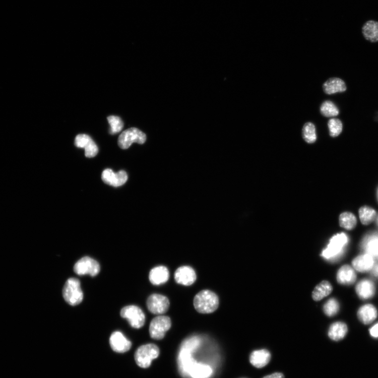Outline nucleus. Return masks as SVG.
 <instances>
[{"mask_svg":"<svg viewBox=\"0 0 378 378\" xmlns=\"http://www.w3.org/2000/svg\"><path fill=\"white\" fill-rule=\"evenodd\" d=\"M323 88L324 92L328 95L345 92L347 88L345 82L337 78L328 80L324 83Z\"/></svg>","mask_w":378,"mask_h":378,"instance_id":"nucleus-18","label":"nucleus"},{"mask_svg":"<svg viewBox=\"0 0 378 378\" xmlns=\"http://www.w3.org/2000/svg\"><path fill=\"white\" fill-rule=\"evenodd\" d=\"M376 223L377 225H378V216L377 217L376 219Z\"/></svg>","mask_w":378,"mask_h":378,"instance_id":"nucleus-36","label":"nucleus"},{"mask_svg":"<svg viewBox=\"0 0 378 378\" xmlns=\"http://www.w3.org/2000/svg\"><path fill=\"white\" fill-rule=\"evenodd\" d=\"M147 137L145 133L136 128H131L123 132L119 136L118 146L122 149H127L135 143L144 144Z\"/></svg>","mask_w":378,"mask_h":378,"instance_id":"nucleus-5","label":"nucleus"},{"mask_svg":"<svg viewBox=\"0 0 378 378\" xmlns=\"http://www.w3.org/2000/svg\"><path fill=\"white\" fill-rule=\"evenodd\" d=\"M333 291L331 284L327 281H322L313 289L312 297L315 301H320L329 296Z\"/></svg>","mask_w":378,"mask_h":378,"instance_id":"nucleus-24","label":"nucleus"},{"mask_svg":"<svg viewBox=\"0 0 378 378\" xmlns=\"http://www.w3.org/2000/svg\"><path fill=\"white\" fill-rule=\"evenodd\" d=\"M102 179L108 185L118 187L123 185L128 180V175L125 171L120 170L115 173L110 169L103 171Z\"/></svg>","mask_w":378,"mask_h":378,"instance_id":"nucleus-11","label":"nucleus"},{"mask_svg":"<svg viewBox=\"0 0 378 378\" xmlns=\"http://www.w3.org/2000/svg\"><path fill=\"white\" fill-rule=\"evenodd\" d=\"M323 309L327 317H334L340 309L339 302L334 298H331L328 300L324 304Z\"/></svg>","mask_w":378,"mask_h":378,"instance_id":"nucleus-30","label":"nucleus"},{"mask_svg":"<svg viewBox=\"0 0 378 378\" xmlns=\"http://www.w3.org/2000/svg\"><path fill=\"white\" fill-rule=\"evenodd\" d=\"M111 349L118 353L128 352L132 347V343L124 335L119 331L113 332L109 339Z\"/></svg>","mask_w":378,"mask_h":378,"instance_id":"nucleus-12","label":"nucleus"},{"mask_svg":"<svg viewBox=\"0 0 378 378\" xmlns=\"http://www.w3.org/2000/svg\"><path fill=\"white\" fill-rule=\"evenodd\" d=\"M149 278L151 283L154 285L165 283L169 279L168 269L164 266L156 267L150 271Z\"/></svg>","mask_w":378,"mask_h":378,"instance_id":"nucleus-19","label":"nucleus"},{"mask_svg":"<svg viewBox=\"0 0 378 378\" xmlns=\"http://www.w3.org/2000/svg\"><path fill=\"white\" fill-rule=\"evenodd\" d=\"M62 296L71 306L80 304L84 297L80 281L74 277L69 279L63 287Z\"/></svg>","mask_w":378,"mask_h":378,"instance_id":"nucleus-3","label":"nucleus"},{"mask_svg":"<svg viewBox=\"0 0 378 378\" xmlns=\"http://www.w3.org/2000/svg\"><path fill=\"white\" fill-rule=\"evenodd\" d=\"M107 120L110 125V134L113 135L117 134L122 130L123 123L119 117L110 116L107 117Z\"/></svg>","mask_w":378,"mask_h":378,"instance_id":"nucleus-32","label":"nucleus"},{"mask_svg":"<svg viewBox=\"0 0 378 378\" xmlns=\"http://www.w3.org/2000/svg\"><path fill=\"white\" fill-rule=\"evenodd\" d=\"M377 199H378V190H377Z\"/></svg>","mask_w":378,"mask_h":378,"instance_id":"nucleus-37","label":"nucleus"},{"mask_svg":"<svg viewBox=\"0 0 378 378\" xmlns=\"http://www.w3.org/2000/svg\"><path fill=\"white\" fill-rule=\"evenodd\" d=\"M171 327L170 319L166 316H158L151 322L149 327L150 337L154 339L161 340Z\"/></svg>","mask_w":378,"mask_h":378,"instance_id":"nucleus-7","label":"nucleus"},{"mask_svg":"<svg viewBox=\"0 0 378 378\" xmlns=\"http://www.w3.org/2000/svg\"><path fill=\"white\" fill-rule=\"evenodd\" d=\"M147 306L151 313L162 314L166 313L169 309L170 302L166 296L154 294L148 297Z\"/></svg>","mask_w":378,"mask_h":378,"instance_id":"nucleus-9","label":"nucleus"},{"mask_svg":"<svg viewBox=\"0 0 378 378\" xmlns=\"http://www.w3.org/2000/svg\"><path fill=\"white\" fill-rule=\"evenodd\" d=\"M372 273L374 276H378V265L373 267Z\"/></svg>","mask_w":378,"mask_h":378,"instance_id":"nucleus-35","label":"nucleus"},{"mask_svg":"<svg viewBox=\"0 0 378 378\" xmlns=\"http://www.w3.org/2000/svg\"><path fill=\"white\" fill-rule=\"evenodd\" d=\"M160 350L158 347L153 344L141 346L136 350L135 359L139 367L148 368L150 366L154 359L158 357Z\"/></svg>","mask_w":378,"mask_h":378,"instance_id":"nucleus-4","label":"nucleus"},{"mask_svg":"<svg viewBox=\"0 0 378 378\" xmlns=\"http://www.w3.org/2000/svg\"><path fill=\"white\" fill-rule=\"evenodd\" d=\"M356 279L354 270L348 265H345L340 268L337 274V280L340 284L350 285L356 282Z\"/></svg>","mask_w":378,"mask_h":378,"instance_id":"nucleus-15","label":"nucleus"},{"mask_svg":"<svg viewBox=\"0 0 378 378\" xmlns=\"http://www.w3.org/2000/svg\"><path fill=\"white\" fill-rule=\"evenodd\" d=\"M377 314L376 308L372 304L362 306L357 312L358 319L364 325H369L373 322L377 318Z\"/></svg>","mask_w":378,"mask_h":378,"instance_id":"nucleus-17","label":"nucleus"},{"mask_svg":"<svg viewBox=\"0 0 378 378\" xmlns=\"http://www.w3.org/2000/svg\"><path fill=\"white\" fill-rule=\"evenodd\" d=\"M271 359L270 352L266 349L255 350L249 356V362L252 365L257 368L266 367Z\"/></svg>","mask_w":378,"mask_h":378,"instance_id":"nucleus-14","label":"nucleus"},{"mask_svg":"<svg viewBox=\"0 0 378 378\" xmlns=\"http://www.w3.org/2000/svg\"><path fill=\"white\" fill-rule=\"evenodd\" d=\"M352 265L359 272H368L374 267L373 257L367 254L359 256L352 261Z\"/></svg>","mask_w":378,"mask_h":378,"instance_id":"nucleus-20","label":"nucleus"},{"mask_svg":"<svg viewBox=\"0 0 378 378\" xmlns=\"http://www.w3.org/2000/svg\"><path fill=\"white\" fill-rule=\"evenodd\" d=\"M348 331L347 325L345 323L337 322L331 325L328 335L333 341L338 342L346 337Z\"/></svg>","mask_w":378,"mask_h":378,"instance_id":"nucleus-22","label":"nucleus"},{"mask_svg":"<svg viewBox=\"0 0 378 378\" xmlns=\"http://www.w3.org/2000/svg\"><path fill=\"white\" fill-rule=\"evenodd\" d=\"M362 33L368 41L378 42V22L371 20L365 22L362 28Z\"/></svg>","mask_w":378,"mask_h":378,"instance_id":"nucleus-21","label":"nucleus"},{"mask_svg":"<svg viewBox=\"0 0 378 378\" xmlns=\"http://www.w3.org/2000/svg\"><path fill=\"white\" fill-rule=\"evenodd\" d=\"M322 115L325 117H334L339 115V110L331 100H326L321 106Z\"/></svg>","mask_w":378,"mask_h":378,"instance_id":"nucleus-27","label":"nucleus"},{"mask_svg":"<svg viewBox=\"0 0 378 378\" xmlns=\"http://www.w3.org/2000/svg\"><path fill=\"white\" fill-rule=\"evenodd\" d=\"M174 279L178 284L190 286L196 281L197 275L193 268L188 266H183L175 272Z\"/></svg>","mask_w":378,"mask_h":378,"instance_id":"nucleus-13","label":"nucleus"},{"mask_svg":"<svg viewBox=\"0 0 378 378\" xmlns=\"http://www.w3.org/2000/svg\"><path fill=\"white\" fill-rule=\"evenodd\" d=\"M330 130V135L332 137H336L342 133L343 124L341 120L338 118H332L328 122Z\"/></svg>","mask_w":378,"mask_h":378,"instance_id":"nucleus-31","label":"nucleus"},{"mask_svg":"<svg viewBox=\"0 0 378 378\" xmlns=\"http://www.w3.org/2000/svg\"><path fill=\"white\" fill-rule=\"evenodd\" d=\"M263 378H285L284 375L281 372H275L267 376H265Z\"/></svg>","mask_w":378,"mask_h":378,"instance_id":"nucleus-34","label":"nucleus"},{"mask_svg":"<svg viewBox=\"0 0 378 378\" xmlns=\"http://www.w3.org/2000/svg\"><path fill=\"white\" fill-rule=\"evenodd\" d=\"M359 215L361 223L364 225L370 224L376 217L375 211L366 206L361 207L360 209Z\"/></svg>","mask_w":378,"mask_h":378,"instance_id":"nucleus-29","label":"nucleus"},{"mask_svg":"<svg viewBox=\"0 0 378 378\" xmlns=\"http://www.w3.org/2000/svg\"><path fill=\"white\" fill-rule=\"evenodd\" d=\"M120 316L127 320L134 329H140L145 323V313L137 306L130 305L123 307L120 311Z\"/></svg>","mask_w":378,"mask_h":378,"instance_id":"nucleus-6","label":"nucleus"},{"mask_svg":"<svg viewBox=\"0 0 378 378\" xmlns=\"http://www.w3.org/2000/svg\"><path fill=\"white\" fill-rule=\"evenodd\" d=\"M75 145L85 149V155L87 158H93L98 153V148L95 143L90 136L86 134H80L76 137Z\"/></svg>","mask_w":378,"mask_h":378,"instance_id":"nucleus-10","label":"nucleus"},{"mask_svg":"<svg viewBox=\"0 0 378 378\" xmlns=\"http://www.w3.org/2000/svg\"><path fill=\"white\" fill-rule=\"evenodd\" d=\"M100 271L99 263L89 257L82 258L74 267V272L79 275H90L94 277L97 275Z\"/></svg>","mask_w":378,"mask_h":378,"instance_id":"nucleus-8","label":"nucleus"},{"mask_svg":"<svg viewBox=\"0 0 378 378\" xmlns=\"http://www.w3.org/2000/svg\"><path fill=\"white\" fill-rule=\"evenodd\" d=\"M194 304L198 312L210 313L218 309L219 299L217 294L210 290H203L196 295Z\"/></svg>","mask_w":378,"mask_h":378,"instance_id":"nucleus-1","label":"nucleus"},{"mask_svg":"<svg viewBox=\"0 0 378 378\" xmlns=\"http://www.w3.org/2000/svg\"><path fill=\"white\" fill-rule=\"evenodd\" d=\"M356 292L358 297L362 299L371 298L375 293V285L371 280H363L357 284Z\"/></svg>","mask_w":378,"mask_h":378,"instance_id":"nucleus-16","label":"nucleus"},{"mask_svg":"<svg viewBox=\"0 0 378 378\" xmlns=\"http://www.w3.org/2000/svg\"><path fill=\"white\" fill-rule=\"evenodd\" d=\"M339 224L342 228L347 230L354 229L357 225V219L354 214L344 212L339 217Z\"/></svg>","mask_w":378,"mask_h":378,"instance_id":"nucleus-26","label":"nucleus"},{"mask_svg":"<svg viewBox=\"0 0 378 378\" xmlns=\"http://www.w3.org/2000/svg\"><path fill=\"white\" fill-rule=\"evenodd\" d=\"M213 372L210 365L197 362L190 371V378H209Z\"/></svg>","mask_w":378,"mask_h":378,"instance_id":"nucleus-25","label":"nucleus"},{"mask_svg":"<svg viewBox=\"0 0 378 378\" xmlns=\"http://www.w3.org/2000/svg\"><path fill=\"white\" fill-rule=\"evenodd\" d=\"M370 335L375 338H378V323L372 326L369 330Z\"/></svg>","mask_w":378,"mask_h":378,"instance_id":"nucleus-33","label":"nucleus"},{"mask_svg":"<svg viewBox=\"0 0 378 378\" xmlns=\"http://www.w3.org/2000/svg\"><path fill=\"white\" fill-rule=\"evenodd\" d=\"M348 243V237L345 233L337 234L331 238L321 256L327 260H335L342 255Z\"/></svg>","mask_w":378,"mask_h":378,"instance_id":"nucleus-2","label":"nucleus"},{"mask_svg":"<svg viewBox=\"0 0 378 378\" xmlns=\"http://www.w3.org/2000/svg\"><path fill=\"white\" fill-rule=\"evenodd\" d=\"M362 247L367 254L372 257H378V235L373 234L365 237Z\"/></svg>","mask_w":378,"mask_h":378,"instance_id":"nucleus-23","label":"nucleus"},{"mask_svg":"<svg viewBox=\"0 0 378 378\" xmlns=\"http://www.w3.org/2000/svg\"><path fill=\"white\" fill-rule=\"evenodd\" d=\"M302 137L306 143L312 144L317 141L316 128L312 122H306L302 128Z\"/></svg>","mask_w":378,"mask_h":378,"instance_id":"nucleus-28","label":"nucleus"}]
</instances>
